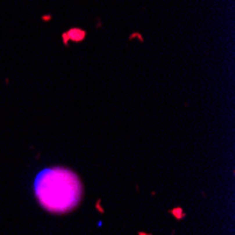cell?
Segmentation results:
<instances>
[{
  "label": "cell",
  "instance_id": "6da1fadb",
  "mask_svg": "<svg viewBox=\"0 0 235 235\" xmlns=\"http://www.w3.org/2000/svg\"><path fill=\"white\" fill-rule=\"evenodd\" d=\"M34 194L44 210L63 214L72 211L80 203L83 187L75 172L55 166L42 169L37 175Z\"/></svg>",
  "mask_w": 235,
  "mask_h": 235
},
{
  "label": "cell",
  "instance_id": "7a4b0ae2",
  "mask_svg": "<svg viewBox=\"0 0 235 235\" xmlns=\"http://www.w3.org/2000/svg\"><path fill=\"white\" fill-rule=\"evenodd\" d=\"M63 38V44L68 45L69 41H73V42H82L85 38H86V31L82 30V28H71L69 31L63 33L62 34Z\"/></svg>",
  "mask_w": 235,
  "mask_h": 235
},
{
  "label": "cell",
  "instance_id": "3957f363",
  "mask_svg": "<svg viewBox=\"0 0 235 235\" xmlns=\"http://www.w3.org/2000/svg\"><path fill=\"white\" fill-rule=\"evenodd\" d=\"M171 214H172L173 217H176V220H182V218H184V211H183V208H180V207L173 208L172 211H171Z\"/></svg>",
  "mask_w": 235,
  "mask_h": 235
},
{
  "label": "cell",
  "instance_id": "277c9868",
  "mask_svg": "<svg viewBox=\"0 0 235 235\" xmlns=\"http://www.w3.org/2000/svg\"><path fill=\"white\" fill-rule=\"evenodd\" d=\"M96 207H97V211H99V213H104V208L101 207V204H100V200H97V203H96Z\"/></svg>",
  "mask_w": 235,
  "mask_h": 235
},
{
  "label": "cell",
  "instance_id": "5b68a950",
  "mask_svg": "<svg viewBox=\"0 0 235 235\" xmlns=\"http://www.w3.org/2000/svg\"><path fill=\"white\" fill-rule=\"evenodd\" d=\"M42 20H45V21H46V20H51V16H44V17H42Z\"/></svg>",
  "mask_w": 235,
  "mask_h": 235
},
{
  "label": "cell",
  "instance_id": "8992f818",
  "mask_svg": "<svg viewBox=\"0 0 235 235\" xmlns=\"http://www.w3.org/2000/svg\"><path fill=\"white\" fill-rule=\"evenodd\" d=\"M138 235H152V234H146V232H142V231H139V232H138Z\"/></svg>",
  "mask_w": 235,
  "mask_h": 235
}]
</instances>
